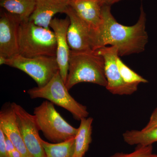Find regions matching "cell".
Instances as JSON below:
<instances>
[{
  "instance_id": "obj_22",
  "label": "cell",
  "mask_w": 157,
  "mask_h": 157,
  "mask_svg": "<svg viewBox=\"0 0 157 157\" xmlns=\"http://www.w3.org/2000/svg\"><path fill=\"white\" fill-rule=\"evenodd\" d=\"M6 143L9 157H22L19 151L14 147L9 138L6 137Z\"/></svg>"
},
{
  "instance_id": "obj_9",
  "label": "cell",
  "mask_w": 157,
  "mask_h": 157,
  "mask_svg": "<svg viewBox=\"0 0 157 157\" xmlns=\"http://www.w3.org/2000/svg\"><path fill=\"white\" fill-rule=\"evenodd\" d=\"M64 13L70 20L67 39L70 50L78 52L94 50L92 32L88 25L70 6Z\"/></svg>"
},
{
  "instance_id": "obj_16",
  "label": "cell",
  "mask_w": 157,
  "mask_h": 157,
  "mask_svg": "<svg viewBox=\"0 0 157 157\" xmlns=\"http://www.w3.org/2000/svg\"><path fill=\"white\" fill-rule=\"evenodd\" d=\"M36 0H0L1 7L17 16L21 22L28 21L36 7Z\"/></svg>"
},
{
  "instance_id": "obj_17",
  "label": "cell",
  "mask_w": 157,
  "mask_h": 157,
  "mask_svg": "<svg viewBox=\"0 0 157 157\" xmlns=\"http://www.w3.org/2000/svg\"><path fill=\"white\" fill-rule=\"evenodd\" d=\"M124 141L131 145H152L157 142V127L147 131L131 130L123 134Z\"/></svg>"
},
{
  "instance_id": "obj_23",
  "label": "cell",
  "mask_w": 157,
  "mask_h": 157,
  "mask_svg": "<svg viewBox=\"0 0 157 157\" xmlns=\"http://www.w3.org/2000/svg\"><path fill=\"white\" fill-rule=\"evenodd\" d=\"M157 127V108L152 113L148 123L142 129V131H146Z\"/></svg>"
},
{
  "instance_id": "obj_20",
  "label": "cell",
  "mask_w": 157,
  "mask_h": 157,
  "mask_svg": "<svg viewBox=\"0 0 157 157\" xmlns=\"http://www.w3.org/2000/svg\"><path fill=\"white\" fill-rule=\"evenodd\" d=\"M110 157H157L153 151L152 145H137L135 150L130 153H117Z\"/></svg>"
},
{
  "instance_id": "obj_24",
  "label": "cell",
  "mask_w": 157,
  "mask_h": 157,
  "mask_svg": "<svg viewBox=\"0 0 157 157\" xmlns=\"http://www.w3.org/2000/svg\"><path fill=\"white\" fill-rule=\"evenodd\" d=\"M103 5H107L111 6L113 4L118 2L121 0H100Z\"/></svg>"
},
{
  "instance_id": "obj_11",
  "label": "cell",
  "mask_w": 157,
  "mask_h": 157,
  "mask_svg": "<svg viewBox=\"0 0 157 157\" xmlns=\"http://www.w3.org/2000/svg\"><path fill=\"white\" fill-rule=\"evenodd\" d=\"M70 24V18L67 16L64 19L55 17L49 25L56 37L57 61L60 74L65 83L67 77L70 52L67 39V31Z\"/></svg>"
},
{
  "instance_id": "obj_6",
  "label": "cell",
  "mask_w": 157,
  "mask_h": 157,
  "mask_svg": "<svg viewBox=\"0 0 157 157\" xmlns=\"http://www.w3.org/2000/svg\"><path fill=\"white\" fill-rule=\"evenodd\" d=\"M6 65L21 70L29 75L42 87L59 71L56 57H25L17 55L7 59Z\"/></svg>"
},
{
  "instance_id": "obj_5",
  "label": "cell",
  "mask_w": 157,
  "mask_h": 157,
  "mask_svg": "<svg viewBox=\"0 0 157 157\" xmlns=\"http://www.w3.org/2000/svg\"><path fill=\"white\" fill-rule=\"evenodd\" d=\"M34 115L39 131L51 142L60 143L76 137L78 128L65 121L50 101H43L35 108Z\"/></svg>"
},
{
  "instance_id": "obj_19",
  "label": "cell",
  "mask_w": 157,
  "mask_h": 157,
  "mask_svg": "<svg viewBox=\"0 0 157 157\" xmlns=\"http://www.w3.org/2000/svg\"><path fill=\"white\" fill-rule=\"evenodd\" d=\"M116 62L121 76L127 84L138 86L140 83H146L148 82L146 79L130 69L122 61L119 56L117 58Z\"/></svg>"
},
{
  "instance_id": "obj_18",
  "label": "cell",
  "mask_w": 157,
  "mask_h": 157,
  "mask_svg": "<svg viewBox=\"0 0 157 157\" xmlns=\"http://www.w3.org/2000/svg\"><path fill=\"white\" fill-rule=\"evenodd\" d=\"M75 137L58 143H50L42 138L41 143L46 157H73Z\"/></svg>"
},
{
  "instance_id": "obj_14",
  "label": "cell",
  "mask_w": 157,
  "mask_h": 157,
  "mask_svg": "<svg viewBox=\"0 0 157 157\" xmlns=\"http://www.w3.org/2000/svg\"><path fill=\"white\" fill-rule=\"evenodd\" d=\"M103 6L100 0H70L69 2V6L88 25L93 34L101 25Z\"/></svg>"
},
{
  "instance_id": "obj_8",
  "label": "cell",
  "mask_w": 157,
  "mask_h": 157,
  "mask_svg": "<svg viewBox=\"0 0 157 157\" xmlns=\"http://www.w3.org/2000/svg\"><path fill=\"white\" fill-rule=\"evenodd\" d=\"M96 51L104 59L107 90L113 94L119 95H132L137 90L138 86L127 84L121 76L117 64L116 59L119 56L117 46H104Z\"/></svg>"
},
{
  "instance_id": "obj_21",
  "label": "cell",
  "mask_w": 157,
  "mask_h": 157,
  "mask_svg": "<svg viewBox=\"0 0 157 157\" xmlns=\"http://www.w3.org/2000/svg\"><path fill=\"white\" fill-rule=\"evenodd\" d=\"M0 157H9L6 143V135L0 129Z\"/></svg>"
},
{
  "instance_id": "obj_4",
  "label": "cell",
  "mask_w": 157,
  "mask_h": 157,
  "mask_svg": "<svg viewBox=\"0 0 157 157\" xmlns=\"http://www.w3.org/2000/svg\"><path fill=\"white\" fill-rule=\"evenodd\" d=\"M27 93L31 99L44 98L67 109L76 120L87 117L89 114L86 106L78 103L70 95L59 71L44 86L30 89Z\"/></svg>"
},
{
  "instance_id": "obj_1",
  "label": "cell",
  "mask_w": 157,
  "mask_h": 157,
  "mask_svg": "<svg viewBox=\"0 0 157 157\" xmlns=\"http://www.w3.org/2000/svg\"><path fill=\"white\" fill-rule=\"evenodd\" d=\"M110 7L102 6L101 25L93 34V50L110 45L117 47L119 56L143 52L148 42V35L146 31V14L142 6L137 22L131 26L118 22L113 16Z\"/></svg>"
},
{
  "instance_id": "obj_13",
  "label": "cell",
  "mask_w": 157,
  "mask_h": 157,
  "mask_svg": "<svg viewBox=\"0 0 157 157\" xmlns=\"http://www.w3.org/2000/svg\"><path fill=\"white\" fill-rule=\"evenodd\" d=\"M70 0H36V7L29 20L36 25L50 28L49 25L55 14L64 13Z\"/></svg>"
},
{
  "instance_id": "obj_2",
  "label": "cell",
  "mask_w": 157,
  "mask_h": 157,
  "mask_svg": "<svg viewBox=\"0 0 157 157\" xmlns=\"http://www.w3.org/2000/svg\"><path fill=\"white\" fill-rule=\"evenodd\" d=\"M82 82H91L106 87L107 80L103 57L96 50L73 51L70 50L66 87L70 90Z\"/></svg>"
},
{
  "instance_id": "obj_15",
  "label": "cell",
  "mask_w": 157,
  "mask_h": 157,
  "mask_svg": "<svg viewBox=\"0 0 157 157\" xmlns=\"http://www.w3.org/2000/svg\"><path fill=\"white\" fill-rule=\"evenodd\" d=\"M93 118L81 119L80 125L75 137V147L73 157H83L88 150L92 141Z\"/></svg>"
},
{
  "instance_id": "obj_12",
  "label": "cell",
  "mask_w": 157,
  "mask_h": 157,
  "mask_svg": "<svg viewBox=\"0 0 157 157\" xmlns=\"http://www.w3.org/2000/svg\"><path fill=\"white\" fill-rule=\"evenodd\" d=\"M0 129L22 157H31L26 147L11 103L3 106L0 111Z\"/></svg>"
},
{
  "instance_id": "obj_3",
  "label": "cell",
  "mask_w": 157,
  "mask_h": 157,
  "mask_svg": "<svg viewBox=\"0 0 157 157\" xmlns=\"http://www.w3.org/2000/svg\"><path fill=\"white\" fill-rule=\"evenodd\" d=\"M18 44L19 55L25 57H56V39L53 31L29 20L21 23Z\"/></svg>"
},
{
  "instance_id": "obj_7",
  "label": "cell",
  "mask_w": 157,
  "mask_h": 157,
  "mask_svg": "<svg viewBox=\"0 0 157 157\" xmlns=\"http://www.w3.org/2000/svg\"><path fill=\"white\" fill-rule=\"evenodd\" d=\"M11 105L23 140L31 157H46L35 116L30 114L15 103H11Z\"/></svg>"
},
{
  "instance_id": "obj_10",
  "label": "cell",
  "mask_w": 157,
  "mask_h": 157,
  "mask_svg": "<svg viewBox=\"0 0 157 157\" xmlns=\"http://www.w3.org/2000/svg\"><path fill=\"white\" fill-rule=\"evenodd\" d=\"M21 21L8 12L1 13L0 17V56L10 59L18 52V30Z\"/></svg>"
}]
</instances>
